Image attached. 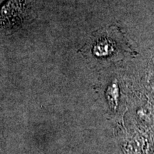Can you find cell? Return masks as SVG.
<instances>
[{
	"label": "cell",
	"instance_id": "obj_1",
	"mask_svg": "<svg viewBox=\"0 0 154 154\" xmlns=\"http://www.w3.org/2000/svg\"><path fill=\"white\" fill-rule=\"evenodd\" d=\"M106 96L108 101L110 103L111 107L113 109H116L117 106V102H118V88H117L116 84H113L111 86H109L106 92Z\"/></svg>",
	"mask_w": 154,
	"mask_h": 154
}]
</instances>
